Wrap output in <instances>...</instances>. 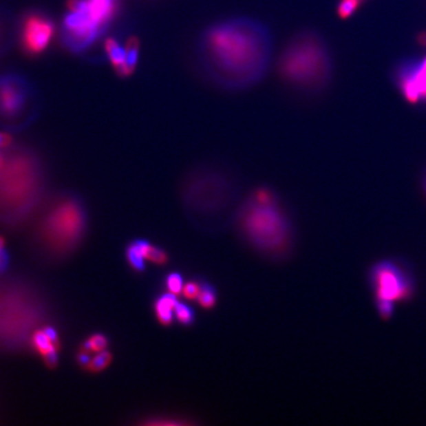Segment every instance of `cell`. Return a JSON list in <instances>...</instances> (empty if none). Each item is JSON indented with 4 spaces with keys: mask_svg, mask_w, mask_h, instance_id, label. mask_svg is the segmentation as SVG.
I'll use <instances>...</instances> for the list:
<instances>
[{
    "mask_svg": "<svg viewBox=\"0 0 426 426\" xmlns=\"http://www.w3.org/2000/svg\"><path fill=\"white\" fill-rule=\"evenodd\" d=\"M149 242L145 240H134L127 247V263L136 272H142L145 268L147 252Z\"/></svg>",
    "mask_w": 426,
    "mask_h": 426,
    "instance_id": "15",
    "label": "cell"
},
{
    "mask_svg": "<svg viewBox=\"0 0 426 426\" xmlns=\"http://www.w3.org/2000/svg\"><path fill=\"white\" fill-rule=\"evenodd\" d=\"M67 6L68 14L63 20V43L74 54H81L94 44L104 30L86 12L82 0H70Z\"/></svg>",
    "mask_w": 426,
    "mask_h": 426,
    "instance_id": "10",
    "label": "cell"
},
{
    "mask_svg": "<svg viewBox=\"0 0 426 426\" xmlns=\"http://www.w3.org/2000/svg\"><path fill=\"white\" fill-rule=\"evenodd\" d=\"M235 180L213 166H200L191 170L182 184V197L189 207L222 204L236 193Z\"/></svg>",
    "mask_w": 426,
    "mask_h": 426,
    "instance_id": "8",
    "label": "cell"
},
{
    "mask_svg": "<svg viewBox=\"0 0 426 426\" xmlns=\"http://www.w3.org/2000/svg\"><path fill=\"white\" fill-rule=\"evenodd\" d=\"M273 56L272 31L245 15L206 25L198 36L195 58L200 74L222 90H247L265 78Z\"/></svg>",
    "mask_w": 426,
    "mask_h": 426,
    "instance_id": "1",
    "label": "cell"
},
{
    "mask_svg": "<svg viewBox=\"0 0 426 426\" xmlns=\"http://www.w3.org/2000/svg\"><path fill=\"white\" fill-rule=\"evenodd\" d=\"M244 231L259 245H279L288 233V220L280 206L277 193L268 187L251 191L240 211Z\"/></svg>",
    "mask_w": 426,
    "mask_h": 426,
    "instance_id": "6",
    "label": "cell"
},
{
    "mask_svg": "<svg viewBox=\"0 0 426 426\" xmlns=\"http://www.w3.org/2000/svg\"><path fill=\"white\" fill-rule=\"evenodd\" d=\"M363 4L359 0H338L336 6L337 16L341 20H348L356 14Z\"/></svg>",
    "mask_w": 426,
    "mask_h": 426,
    "instance_id": "18",
    "label": "cell"
},
{
    "mask_svg": "<svg viewBox=\"0 0 426 426\" xmlns=\"http://www.w3.org/2000/svg\"><path fill=\"white\" fill-rule=\"evenodd\" d=\"M125 65H127V75L131 76L136 72L140 58V43L136 37L127 39L125 42Z\"/></svg>",
    "mask_w": 426,
    "mask_h": 426,
    "instance_id": "17",
    "label": "cell"
},
{
    "mask_svg": "<svg viewBox=\"0 0 426 426\" xmlns=\"http://www.w3.org/2000/svg\"><path fill=\"white\" fill-rule=\"evenodd\" d=\"M277 72L280 81L294 90L323 92L331 83L334 61L322 34L310 28L293 34L279 54Z\"/></svg>",
    "mask_w": 426,
    "mask_h": 426,
    "instance_id": "5",
    "label": "cell"
},
{
    "mask_svg": "<svg viewBox=\"0 0 426 426\" xmlns=\"http://www.w3.org/2000/svg\"><path fill=\"white\" fill-rule=\"evenodd\" d=\"M166 287L171 293H181L184 288L183 277L178 273H170L166 277Z\"/></svg>",
    "mask_w": 426,
    "mask_h": 426,
    "instance_id": "23",
    "label": "cell"
},
{
    "mask_svg": "<svg viewBox=\"0 0 426 426\" xmlns=\"http://www.w3.org/2000/svg\"><path fill=\"white\" fill-rule=\"evenodd\" d=\"M34 220L32 250L45 263L56 264L72 257L87 232L85 204L70 191L50 198Z\"/></svg>",
    "mask_w": 426,
    "mask_h": 426,
    "instance_id": "4",
    "label": "cell"
},
{
    "mask_svg": "<svg viewBox=\"0 0 426 426\" xmlns=\"http://www.w3.org/2000/svg\"><path fill=\"white\" fill-rule=\"evenodd\" d=\"M175 317L180 323L191 325L195 320V312L188 305L179 302L175 307Z\"/></svg>",
    "mask_w": 426,
    "mask_h": 426,
    "instance_id": "22",
    "label": "cell"
},
{
    "mask_svg": "<svg viewBox=\"0 0 426 426\" xmlns=\"http://www.w3.org/2000/svg\"><path fill=\"white\" fill-rule=\"evenodd\" d=\"M86 12L102 29L110 24L117 12V0H83Z\"/></svg>",
    "mask_w": 426,
    "mask_h": 426,
    "instance_id": "13",
    "label": "cell"
},
{
    "mask_svg": "<svg viewBox=\"0 0 426 426\" xmlns=\"http://www.w3.org/2000/svg\"><path fill=\"white\" fill-rule=\"evenodd\" d=\"M198 300L204 308L213 307L216 302V291L214 287L209 284H202Z\"/></svg>",
    "mask_w": 426,
    "mask_h": 426,
    "instance_id": "21",
    "label": "cell"
},
{
    "mask_svg": "<svg viewBox=\"0 0 426 426\" xmlns=\"http://www.w3.org/2000/svg\"><path fill=\"white\" fill-rule=\"evenodd\" d=\"M370 282L376 301L396 302L407 299L414 290L409 273L394 261H382L371 270Z\"/></svg>",
    "mask_w": 426,
    "mask_h": 426,
    "instance_id": "9",
    "label": "cell"
},
{
    "mask_svg": "<svg viewBox=\"0 0 426 426\" xmlns=\"http://www.w3.org/2000/svg\"><path fill=\"white\" fill-rule=\"evenodd\" d=\"M4 151L0 168V226L17 229L28 224L50 199L49 176L37 150L13 143Z\"/></svg>",
    "mask_w": 426,
    "mask_h": 426,
    "instance_id": "2",
    "label": "cell"
},
{
    "mask_svg": "<svg viewBox=\"0 0 426 426\" xmlns=\"http://www.w3.org/2000/svg\"><path fill=\"white\" fill-rule=\"evenodd\" d=\"M147 259L152 262V263L162 265V264H165L167 262L168 257L165 251L152 245V244H149L147 248Z\"/></svg>",
    "mask_w": 426,
    "mask_h": 426,
    "instance_id": "24",
    "label": "cell"
},
{
    "mask_svg": "<svg viewBox=\"0 0 426 426\" xmlns=\"http://www.w3.org/2000/svg\"><path fill=\"white\" fill-rule=\"evenodd\" d=\"M200 290V286L195 282H189L183 288V294L184 297L188 299H198Z\"/></svg>",
    "mask_w": 426,
    "mask_h": 426,
    "instance_id": "25",
    "label": "cell"
},
{
    "mask_svg": "<svg viewBox=\"0 0 426 426\" xmlns=\"http://www.w3.org/2000/svg\"><path fill=\"white\" fill-rule=\"evenodd\" d=\"M418 44L423 45V47H426V31L418 33Z\"/></svg>",
    "mask_w": 426,
    "mask_h": 426,
    "instance_id": "28",
    "label": "cell"
},
{
    "mask_svg": "<svg viewBox=\"0 0 426 426\" xmlns=\"http://www.w3.org/2000/svg\"><path fill=\"white\" fill-rule=\"evenodd\" d=\"M423 184H425V190L426 191V172L425 174V180H423Z\"/></svg>",
    "mask_w": 426,
    "mask_h": 426,
    "instance_id": "31",
    "label": "cell"
},
{
    "mask_svg": "<svg viewBox=\"0 0 426 426\" xmlns=\"http://www.w3.org/2000/svg\"><path fill=\"white\" fill-rule=\"evenodd\" d=\"M104 50L118 76L122 78L129 77L125 65V47H123L116 39L108 38L105 41Z\"/></svg>",
    "mask_w": 426,
    "mask_h": 426,
    "instance_id": "14",
    "label": "cell"
},
{
    "mask_svg": "<svg viewBox=\"0 0 426 426\" xmlns=\"http://www.w3.org/2000/svg\"><path fill=\"white\" fill-rule=\"evenodd\" d=\"M359 1L361 2L362 4H364L366 1H368V0H359Z\"/></svg>",
    "mask_w": 426,
    "mask_h": 426,
    "instance_id": "32",
    "label": "cell"
},
{
    "mask_svg": "<svg viewBox=\"0 0 426 426\" xmlns=\"http://www.w3.org/2000/svg\"><path fill=\"white\" fill-rule=\"evenodd\" d=\"M394 81L411 104H426V54L403 58L394 70Z\"/></svg>",
    "mask_w": 426,
    "mask_h": 426,
    "instance_id": "11",
    "label": "cell"
},
{
    "mask_svg": "<svg viewBox=\"0 0 426 426\" xmlns=\"http://www.w3.org/2000/svg\"><path fill=\"white\" fill-rule=\"evenodd\" d=\"M4 163V151L3 150H0V168L3 165Z\"/></svg>",
    "mask_w": 426,
    "mask_h": 426,
    "instance_id": "29",
    "label": "cell"
},
{
    "mask_svg": "<svg viewBox=\"0 0 426 426\" xmlns=\"http://www.w3.org/2000/svg\"><path fill=\"white\" fill-rule=\"evenodd\" d=\"M54 24L47 16L32 13L25 17L20 32V42L29 56H39L49 47L54 36Z\"/></svg>",
    "mask_w": 426,
    "mask_h": 426,
    "instance_id": "12",
    "label": "cell"
},
{
    "mask_svg": "<svg viewBox=\"0 0 426 426\" xmlns=\"http://www.w3.org/2000/svg\"><path fill=\"white\" fill-rule=\"evenodd\" d=\"M13 143V136L8 131H0V150L8 149Z\"/></svg>",
    "mask_w": 426,
    "mask_h": 426,
    "instance_id": "27",
    "label": "cell"
},
{
    "mask_svg": "<svg viewBox=\"0 0 426 426\" xmlns=\"http://www.w3.org/2000/svg\"><path fill=\"white\" fill-rule=\"evenodd\" d=\"M2 35H3V33H2V30L0 29V51H1L2 47H3V45H2V44H3V38H2Z\"/></svg>",
    "mask_w": 426,
    "mask_h": 426,
    "instance_id": "30",
    "label": "cell"
},
{
    "mask_svg": "<svg viewBox=\"0 0 426 426\" xmlns=\"http://www.w3.org/2000/svg\"><path fill=\"white\" fill-rule=\"evenodd\" d=\"M38 111L37 91L29 79L17 72L0 74V127L6 131H21L35 120Z\"/></svg>",
    "mask_w": 426,
    "mask_h": 426,
    "instance_id": "7",
    "label": "cell"
},
{
    "mask_svg": "<svg viewBox=\"0 0 426 426\" xmlns=\"http://www.w3.org/2000/svg\"><path fill=\"white\" fill-rule=\"evenodd\" d=\"M9 257L6 250V243L3 239L0 237V275L6 272L8 268Z\"/></svg>",
    "mask_w": 426,
    "mask_h": 426,
    "instance_id": "26",
    "label": "cell"
},
{
    "mask_svg": "<svg viewBox=\"0 0 426 426\" xmlns=\"http://www.w3.org/2000/svg\"><path fill=\"white\" fill-rule=\"evenodd\" d=\"M179 303L176 294L171 292L163 294L155 302V312L159 322L163 325H170L175 315V307Z\"/></svg>",
    "mask_w": 426,
    "mask_h": 426,
    "instance_id": "16",
    "label": "cell"
},
{
    "mask_svg": "<svg viewBox=\"0 0 426 426\" xmlns=\"http://www.w3.org/2000/svg\"><path fill=\"white\" fill-rule=\"evenodd\" d=\"M52 317L51 299L37 281L0 275V352H26L35 332L51 325Z\"/></svg>",
    "mask_w": 426,
    "mask_h": 426,
    "instance_id": "3",
    "label": "cell"
},
{
    "mask_svg": "<svg viewBox=\"0 0 426 426\" xmlns=\"http://www.w3.org/2000/svg\"><path fill=\"white\" fill-rule=\"evenodd\" d=\"M111 354L110 352H107V350L97 352L95 356L91 359L86 368L91 371V372H100V371L104 370L111 363Z\"/></svg>",
    "mask_w": 426,
    "mask_h": 426,
    "instance_id": "20",
    "label": "cell"
},
{
    "mask_svg": "<svg viewBox=\"0 0 426 426\" xmlns=\"http://www.w3.org/2000/svg\"><path fill=\"white\" fill-rule=\"evenodd\" d=\"M108 339L102 334H95L91 336L90 338L83 343L81 350H85L88 352H100L106 350L108 348Z\"/></svg>",
    "mask_w": 426,
    "mask_h": 426,
    "instance_id": "19",
    "label": "cell"
}]
</instances>
